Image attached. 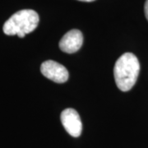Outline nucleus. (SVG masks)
<instances>
[{"label":"nucleus","mask_w":148,"mask_h":148,"mask_svg":"<svg viewBox=\"0 0 148 148\" xmlns=\"http://www.w3.org/2000/svg\"><path fill=\"white\" fill-rule=\"evenodd\" d=\"M139 71L140 64L133 53L122 54L114 68V76L118 88L122 91L131 90L138 80Z\"/></svg>","instance_id":"obj_1"},{"label":"nucleus","mask_w":148,"mask_h":148,"mask_svg":"<svg viewBox=\"0 0 148 148\" xmlns=\"http://www.w3.org/2000/svg\"><path fill=\"white\" fill-rule=\"evenodd\" d=\"M40 17L36 11L24 9L16 12L3 25V32L8 36L16 35L23 38L27 34L36 30L39 24Z\"/></svg>","instance_id":"obj_2"},{"label":"nucleus","mask_w":148,"mask_h":148,"mask_svg":"<svg viewBox=\"0 0 148 148\" xmlns=\"http://www.w3.org/2000/svg\"><path fill=\"white\" fill-rule=\"evenodd\" d=\"M41 73L57 83H64L69 79V72L62 64H58L53 60H47L40 66Z\"/></svg>","instance_id":"obj_3"},{"label":"nucleus","mask_w":148,"mask_h":148,"mask_svg":"<svg viewBox=\"0 0 148 148\" xmlns=\"http://www.w3.org/2000/svg\"><path fill=\"white\" fill-rule=\"evenodd\" d=\"M60 119L65 130L72 137L78 138L82 131V123L81 118L77 111L73 109L64 110L60 115Z\"/></svg>","instance_id":"obj_4"},{"label":"nucleus","mask_w":148,"mask_h":148,"mask_svg":"<svg viewBox=\"0 0 148 148\" xmlns=\"http://www.w3.org/2000/svg\"><path fill=\"white\" fill-rule=\"evenodd\" d=\"M83 44V35L81 31L73 29L67 32L59 41L60 49L67 53L78 51Z\"/></svg>","instance_id":"obj_5"},{"label":"nucleus","mask_w":148,"mask_h":148,"mask_svg":"<svg viewBox=\"0 0 148 148\" xmlns=\"http://www.w3.org/2000/svg\"><path fill=\"white\" fill-rule=\"evenodd\" d=\"M144 12H145V15H146V17L148 21V0L146 1L145 3V5H144Z\"/></svg>","instance_id":"obj_6"},{"label":"nucleus","mask_w":148,"mask_h":148,"mask_svg":"<svg viewBox=\"0 0 148 148\" xmlns=\"http://www.w3.org/2000/svg\"><path fill=\"white\" fill-rule=\"evenodd\" d=\"M78 1H82V2H93L95 0H78Z\"/></svg>","instance_id":"obj_7"}]
</instances>
